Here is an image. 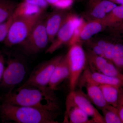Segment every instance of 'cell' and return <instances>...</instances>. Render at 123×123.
<instances>
[{"label": "cell", "mask_w": 123, "mask_h": 123, "mask_svg": "<svg viewBox=\"0 0 123 123\" xmlns=\"http://www.w3.org/2000/svg\"><path fill=\"white\" fill-rule=\"evenodd\" d=\"M3 102L58 112L60 105L55 90L49 86H22L15 91L10 90L3 98Z\"/></svg>", "instance_id": "1"}, {"label": "cell", "mask_w": 123, "mask_h": 123, "mask_svg": "<svg viewBox=\"0 0 123 123\" xmlns=\"http://www.w3.org/2000/svg\"><path fill=\"white\" fill-rule=\"evenodd\" d=\"M58 114L59 112L4 102L0 104V116L4 121L18 123H58L56 119Z\"/></svg>", "instance_id": "2"}, {"label": "cell", "mask_w": 123, "mask_h": 123, "mask_svg": "<svg viewBox=\"0 0 123 123\" xmlns=\"http://www.w3.org/2000/svg\"><path fill=\"white\" fill-rule=\"evenodd\" d=\"M69 46L66 55L70 69L69 87L72 91L75 90L81 75L87 66V60L82 43L76 41Z\"/></svg>", "instance_id": "3"}, {"label": "cell", "mask_w": 123, "mask_h": 123, "mask_svg": "<svg viewBox=\"0 0 123 123\" xmlns=\"http://www.w3.org/2000/svg\"><path fill=\"white\" fill-rule=\"evenodd\" d=\"M43 15L13 18L4 43L8 47L20 45L27 38L32 29Z\"/></svg>", "instance_id": "4"}, {"label": "cell", "mask_w": 123, "mask_h": 123, "mask_svg": "<svg viewBox=\"0 0 123 123\" xmlns=\"http://www.w3.org/2000/svg\"><path fill=\"white\" fill-rule=\"evenodd\" d=\"M45 15L38 21L27 38L20 44V48L25 54L31 55L39 53L50 43L44 23Z\"/></svg>", "instance_id": "5"}, {"label": "cell", "mask_w": 123, "mask_h": 123, "mask_svg": "<svg viewBox=\"0 0 123 123\" xmlns=\"http://www.w3.org/2000/svg\"><path fill=\"white\" fill-rule=\"evenodd\" d=\"M83 20L76 14L70 12L55 39L46 49V53L52 54L64 45H69Z\"/></svg>", "instance_id": "6"}, {"label": "cell", "mask_w": 123, "mask_h": 123, "mask_svg": "<svg viewBox=\"0 0 123 123\" xmlns=\"http://www.w3.org/2000/svg\"><path fill=\"white\" fill-rule=\"evenodd\" d=\"M63 55H59L44 62L33 70L23 86H48L55 68Z\"/></svg>", "instance_id": "7"}, {"label": "cell", "mask_w": 123, "mask_h": 123, "mask_svg": "<svg viewBox=\"0 0 123 123\" xmlns=\"http://www.w3.org/2000/svg\"><path fill=\"white\" fill-rule=\"evenodd\" d=\"M26 72V66L22 60L18 58L10 59L5 68L0 85L10 90L13 89L23 80Z\"/></svg>", "instance_id": "8"}, {"label": "cell", "mask_w": 123, "mask_h": 123, "mask_svg": "<svg viewBox=\"0 0 123 123\" xmlns=\"http://www.w3.org/2000/svg\"><path fill=\"white\" fill-rule=\"evenodd\" d=\"M88 68L92 72H98L123 80V74L117 68L112 62L98 55L88 48L86 51Z\"/></svg>", "instance_id": "9"}, {"label": "cell", "mask_w": 123, "mask_h": 123, "mask_svg": "<svg viewBox=\"0 0 123 123\" xmlns=\"http://www.w3.org/2000/svg\"><path fill=\"white\" fill-rule=\"evenodd\" d=\"M117 6L109 0H90L82 14L85 21L100 20Z\"/></svg>", "instance_id": "10"}, {"label": "cell", "mask_w": 123, "mask_h": 123, "mask_svg": "<svg viewBox=\"0 0 123 123\" xmlns=\"http://www.w3.org/2000/svg\"><path fill=\"white\" fill-rule=\"evenodd\" d=\"M67 97L90 117L94 123H105L103 116L93 105L88 96L82 91H70Z\"/></svg>", "instance_id": "11"}, {"label": "cell", "mask_w": 123, "mask_h": 123, "mask_svg": "<svg viewBox=\"0 0 123 123\" xmlns=\"http://www.w3.org/2000/svg\"><path fill=\"white\" fill-rule=\"evenodd\" d=\"M44 18V23L49 43L55 39L57 32L66 21L70 12L68 10L55 9Z\"/></svg>", "instance_id": "12"}, {"label": "cell", "mask_w": 123, "mask_h": 123, "mask_svg": "<svg viewBox=\"0 0 123 123\" xmlns=\"http://www.w3.org/2000/svg\"><path fill=\"white\" fill-rule=\"evenodd\" d=\"M86 83H93L98 86L108 84L123 87V80L101 73L92 72L87 66L81 75L78 84L80 86Z\"/></svg>", "instance_id": "13"}, {"label": "cell", "mask_w": 123, "mask_h": 123, "mask_svg": "<svg viewBox=\"0 0 123 123\" xmlns=\"http://www.w3.org/2000/svg\"><path fill=\"white\" fill-rule=\"evenodd\" d=\"M106 28L101 20L88 21L83 20L70 45L76 41L82 43V42H85L95 35L106 30Z\"/></svg>", "instance_id": "14"}, {"label": "cell", "mask_w": 123, "mask_h": 123, "mask_svg": "<svg viewBox=\"0 0 123 123\" xmlns=\"http://www.w3.org/2000/svg\"><path fill=\"white\" fill-rule=\"evenodd\" d=\"M66 109L64 122L70 123H94L85 112L68 97L66 101Z\"/></svg>", "instance_id": "15"}, {"label": "cell", "mask_w": 123, "mask_h": 123, "mask_svg": "<svg viewBox=\"0 0 123 123\" xmlns=\"http://www.w3.org/2000/svg\"><path fill=\"white\" fill-rule=\"evenodd\" d=\"M70 69L66 55H63L55 68L48 86L55 90L57 86L65 79L69 78Z\"/></svg>", "instance_id": "16"}, {"label": "cell", "mask_w": 123, "mask_h": 123, "mask_svg": "<svg viewBox=\"0 0 123 123\" xmlns=\"http://www.w3.org/2000/svg\"><path fill=\"white\" fill-rule=\"evenodd\" d=\"M83 86L86 89L87 96L89 99L97 107L102 110L109 105L105 100L99 86L93 83H86L82 85L80 87Z\"/></svg>", "instance_id": "17"}, {"label": "cell", "mask_w": 123, "mask_h": 123, "mask_svg": "<svg viewBox=\"0 0 123 123\" xmlns=\"http://www.w3.org/2000/svg\"><path fill=\"white\" fill-rule=\"evenodd\" d=\"M46 11L37 6L22 1L17 4L12 16L18 17H31L43 15Z\"/></svg>", "instance_id": "18"}, {"label": "cell", "mask_w": 123, "mask_h": 123, "mask_svg": "<svg viewBox=\"0 0 123 123\" xmlns=\"http://www.w3.org/2000/svg\"><path fill=\"white\" fill-rule=\"evenodd\" d=\"M99 86L108 104L117 107L120 86L108 84Z\"/></svg>", "instance_id": "19"}, {"label": "cell", "mask_w": 123, "mask_h": 123, "mask_svg": "<svg viewBox=\"0 0 123 123\" xmlns=\"http://www.w3.org/2000/svg\"><path fill=\"white\" fill-rule=\"evenodd\" d=\"M101 20L107 28L116 26L123 22V5L117 6Z\"/></svg>", "instance_id": "20"}, {"label": "cell", "mask_w": 123, "mask_h": 123, "mask_svg": "<svg viewBox=\"0 0 123 123\" xmlns=\"http://www.w3.org/2000/svg\"><path fill=\"white\" fill-rule=\"evenodd\" d=\"M91 39L100 47L103 51L104 57L111 61L116 42L104 37H92Z\"/></svg>", "instance_id": "21"}, {"label": "cell", "mask_w": 123, "mask_h": 123, "mask_svg": "<svg viewBox=\"0 0 123 123\" xmlns=\"http://www.w3.org/2000/svg\"><path fill=\"white\" fill-rule=\"evenodd\" d=\"M17 4L12 0H0V23L11 17Z\"/></svg>", "instance_id": "22"}, {"label": "cell", "mask_w": 123, "mask_h": 123, "mask_svg": "<svg viewBox=\"0 0 123 123\" xmlns=\"http://www.w3.org/2000/svg\"><path fill=\"white\" fill-rule=\"evenodd\" d=\"M101 110L105 123H123L116 107L108 105Z\"/></svg>", "instance_id": "23"}, {"label": "cell", "mask_w": 123, "mask_h": 123, "mask_svg": "<svg viewBox=\"0 0 123 123\" xmlns=\"http://www.w3.org/2000/svg\"><path fill=\"white\" fill-rule=\"evenodd\" d=\"M111 61L117 68L123 74V43L116 42Z\"/></svg>", "instance_id": "24"}, {"label": "cell", "mask_w": 123, "mask_h": 123, "mask_svg": "<svg viewBox=\"0 0 123 123\" xmlns=\"http://www.w3.org/2000/svg\"><path fill=\"white\" fill-rule=\"evenodd\" d=\"M13 20V18L12 15L6 21L0 23V43L4 42L7 37Z\"/></svg>", "instance_id": "25"}, {"label": "cell", "mask_w": 123, "mask_h": 123, "mask_svg": "<svg viewBox=\"0 0 123 123\" xmlns=\"http://www.w3.org/2000/svg\"><path fill=\"white\" fill-rule=\"evenodd\" d=\"M22 1L37 6L45 11L49 6L46 0H22Z\"/></svg>", "instance_id": "26"}, {"label": "cell", "mask_w": 123, "mask_h": 123, "mask_svg": "<svg viewBox=\"0 0 123 123\" xmlns=\"http://www.w3.org/2000/svg\"><path fill=\"white\" fill-rule=\"evenodd\" d=\"M120 117L123 123V87H120L117 107Z\"/></svg>", "instance_id": "27"}, {"label": "cell", "mask_w": 123, "mask_h": 123, "mask_svg": "<svg viewBox=\"0 0 123 123\" xmlns=\"http://www.w3.org/2000/svg\"><path fill=\"white\" fill-rule=\"evenodd\" d=\"M107 29L109 30L114 36H123V22L116 26Z\"/></svg>", "instance_id": "28"}, {"label": "cell", "mask_w": 123, "mask_h": 123, "mask_svg": "<svg viewBox=\"0 0 123 123\" xmlns=\"http://www.w3.org/2000/svg\"><path fill=\"white\" fill-rule=\"evenodd\" d=\"M5 68L4 59L0 51V83L2 80Z\"/></svg>", "instance_id": "29"}, {"label": "cell", "mask_w": 123, "mask_h": 123, "mask_svg": "<svg viewBox=\"0 0 123 123\" xmlns=\"http://www.w3.org/2000/svg\"><path fill=\"white\" fill-rule=\"evenodd\" d=\"M59 0H46L49 5H50L52 7Z\"/></svg>", "instance_id": "30"}, {"label": "cell", "mask_w": 123, "mask_h": 123, "mask_svg": "<svg viewBox=\"0 0 123 123\" xmlns=\"http://www.w3.org/2000/svg\"><path fill=\"white\" fill-rule=\"evenodd\" d=\"M116 4L123 5V0H109Z\"/></svg>", "instance_id": "31"}]
</instances>
